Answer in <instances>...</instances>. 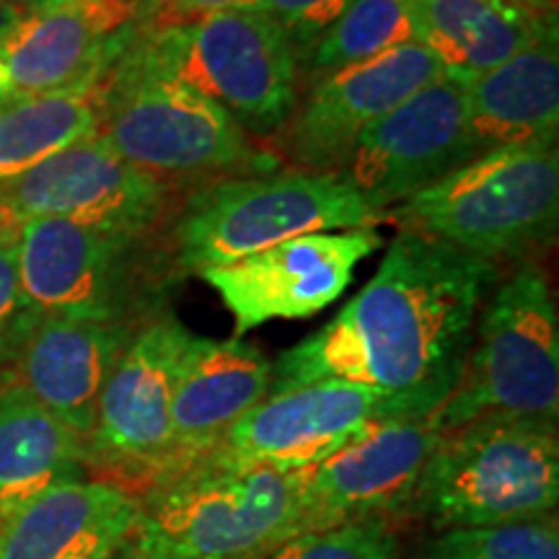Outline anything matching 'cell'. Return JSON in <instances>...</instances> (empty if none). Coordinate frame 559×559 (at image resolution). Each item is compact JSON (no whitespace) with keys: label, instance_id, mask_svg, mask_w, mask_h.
Returning a JSON list of instances; mask_svg holds the SVG:
<instances>
[{"label":"cell","instance_id":"6da1fadb","mask_svg":"<svg viewBox=\"0 0 559 559\" xmlns=\"http://www.w3.org/2000/svg\"><path fill=\"white\" fill-rule=\"evenodd\" d=\"M500 267L402 228L379 272L319 332L272 366V391L342 379L436 412L456 389L474 321Z\"/></svg>","mask_w":559,"mask_h":559},{"label":"cell","instance_id":"7a4b0ae2","mask_svg":"<svg viewBox=\"0 0 559 559\" xmlns=\"http://www.w3.org/2000/svg\"><path fill=\"white\" fill-rule=\"evenodd\" d=\"M304 534L298 472L207 456L140 500L132 559H267Z\"/></svg>","mask_w":559,"mask_h":559},{"label":"cell","instance_id":"3957f363","mask_svg":"<svg viewBox=\"0 0 559 559\" xmlns=\"http://www.w3.org/2000/svg\"><path fill=\"white\" fill-rule=\"evenodd\" d=\"M96 138L153 177H207L257 166L247 132L166 66L148 32L102 75Z\"/></svg>","mask_w":559,"mask_h":559},{"label":"cell","instance_id":"277c9868","mask_svg":"<svg viewBox=\"0 0 559 559\" xmlns=\"http://www.w3.org/2000/svg\"><path fill=\"white\" fill-rule=\"evenodd\" d=\"M557 502V423L485 415L440 436L412 510L445 531L547 519Z\"/></svg>","mask_w":559,"mask_h":559},{"label":"cell","instance_id":"5b68a950","mask_svg":"<svg viewBox=\"0 0 559 559\" xmlns=\"http://www.w3.org/2000/svg\"><path fill=\"white\" fill-rule=\"evenodd\" d=\"M386 218L495 264L549 247L559 221L557 143L479 153Z\"/></svg>","mask_w":559,"mask_h":559},{"label":"cell","instance_id":"8992f818","mask_svg":"<svg viewBox=\"0 0 559 559\" xmlns=\"http://www.w3.org/2000/svg\"><path fill=\"white\" fill-rule=\"evenodd\" d=\"M386 218L337 171L288 169L210 185L179 215L177 262L187 272L239 262L280 241L366 228Z\"/></svg>","mask_w":559,"mask_h":559},{"label":"cell","instance_id":"52a82bcc","mask_svg":"<svg viewBox=\"0 0 559 559\" xmlns=\"http://www.w3.org/2000/svg\"><path fill=\"white\" fill-rule=\"evenodd\" d=\"M485 415L557 423L559 319L547 272L534 262L489 296L456 389L430 419L445 432Z\"/></svg>","mask_w":559,"mask_h":559},{"label":"cell","instance_id":"ba28073f","mask_svg":"<svg viewBox=\"0 0 559 559\" xmlns=\"http://www.w3.org/2000/svg\"><path fill=\"white\" fill-rule=\"evenodd\" d=\"M148 37L166 66L243 132H275L296 107V47L267 13L228 9L185 26H151Z\"/></svg>","mask_w":559,"mask_h":559},{"label":"cell","instance_id":"9c48e42d","mask_svg":"<svg viewBox=\"0 0 559 559\" xmlns=\"http://www.w3.org/2000/svg\"><path fill=\"white\" fill-rule=\"evenodd\" d=\"M477 156L469 128V79L443 70L370 124L340 174L370 207L386 213Z\"/></svg>","mask_w":559,"mask_h":559},{"label":"cell","instance_id":"30bf717a","mask_svg":"<svg viewBox=\"0 0 559 559\" xmlns=\"http://www.w3.org/2000/svg\"><path fill=\"white\" fill-rule=\"evenodd\" d=\"M423 415L432 412L409 396L324 379L272 391L228 430L213 456L228 464H267L298 472L332 456L370 425Z\"/></svg>","mask_w":559,"mask_h":559},{"label":"cell","instance_id":"8fae6325","mask_svg":"<svg viewBox=\"0 0 559 559\" xmlns=\"http://www.w3.org/2000/svg\"><path fill=\"white\" fill-rule=\"evenodd\" d=\"M166 202V181L135 169L96 135L0 181V221L9 226L34 218H66L143 236L164 215Z\"/></svg>","mask_w":559,"mask_h":559},{"label":"cell","instance_id":"7c38bea8","mask_svg":"<svg viewBox=\"0 0 559 559\" xmlns=\"http://www.w3.org/2000/svg\"><path fill=\"white\" fill-rule=\"evenodd\" d=\"M383 247L376 226L306 234L223 267L202 270L234 317L236 337L272 319H309L332 306L362 260Z\"/></svg>","mask_w":559,"mask_h":559},{"label":"cell","instance_id":"4fadbf2b","mask_svg":"<svg viewBox=\"0 0 559 559\" xmlns=\"http://www.w3.org/2000/svg\"><path fill=\"white\" fill-rule=\"evenodd\" d=\"M443 430L430 415L391 417L298 469L304 534L349 521L379 519L412 510L419 477Z\"/></svg>","mask_w":559,"mask_h":559},{"label":"cell","instance_id":"5bb4252c","mask_svg":"<svg viewBox=\"0 0 559 559\" xmlns=\"http://www.w3.org/2000/svg\"><path fill=\"white\" fill-rule=\"evenodd\" d=\"M190 330L174 319H156L132 334L102 391L88 464L111 469L156 472L174 466L171 400L181 345Z\"/></svg>","mask_w":559,"mask_h":559},{"label":"cell","instance_id":"9a60e30c","mask_svg":"<svg viewBox=\"0 0 559 559\" xmlns=\"http://www.w3.org/2000/svg\"><path fill=\"white\" fill-rule=\"evenodd\" d=\"M423 41H407L313 83L285 132V151L298 169L342 171L358 138L389 111L443 73Z\"/></svg>","mask_w":559,"mask_h":559},{"label":"cell","instance_id":"2e32d148","mask_svg":"<svg viewBox=\"0 0 559 559\" xmlns=\"http://www.w3.org/2000/svg\"><path fill=\"white\" fill-rule=\"evenodd\" d=\"M135 0H81L26 13L0 41V99L99 81L135 37Z\"/></svg>","mask_w":559,"mask_h":559},{"label":"cell","instance_id":"e0dca14e","mask_svg":"<svg viewBox=\"0 0 559 559\" xmlns=\"http://www.w3.org/2000/svg\"><path fill=\"white\" fill-rule=\"evenodd\" d=\"M140 236L34 218L19 226V280L37 317L120 321L124 260Z\"/></svg>","mask_w":559,"mask_h":559},{"label":"cell","instance_id":"ac0fdd59","mask_svg":"<svg viewBox=\"0 0 559 559\" xmlns=\"http://www.w3.org/2000/svg\"><path fill=\"white\" fill-rule=\"evenodd\" d=\"M270 389L272 362L262 349L239 337L210 340L187 334L174 381V466L169 477L213 456L228 430L247 417Z\"/></svg>","mask_w":559,"mask_h":559},{"label":"cell","instance_id":"d6986e66","mask_svg":"<svg viewBox=\"0 0 559 559\" xmlns=\"http://www.w3.org/2000/svg\"><path fill=\"white\" fill-rule=\"evenodd\" d=\"M140 498L107 479H68L0 519V559H111L130 549Z\"/></svg>","mask_w":559,"mask_h":559},{"label":"cell","instance_id":"ffe728a7","mask_svg":"<svg viewBox=\"0 0 559 559\" xmlns=\"http://www.w3.org/2000/svg\"><path fill=\"white\" fill-rule=\"evenodd\" d=\"M130 337L122 321L41 317L19 349L13 383L88 445L102 391Z\"/></svg>","mask_w":559,"mask_h":559},{"label":"cell","instance_id":"44dd1931","mask_svg":"<svg viewBox=\"0 0 559 559\" xmlns=\"http://www.w3.org/2000/svg\"><path fill=\"white\" fill-rule=\"evenodd\" d=\"M469 128L477 153L508 145L557 143V26L508 62L469 81Z\"/></svg>","mask_w":559,"mask_h":559},{"label":"cell","instance_id":"7402d4cb","mask_svg":"<svg viewBox=\"0 0 559 559\" xmlns=\"http://www.w3.org/2000/svg\"><path fill=\"white\" fill-rule=\"evenodd\" d=\"M417 41L430 47L445 70L479 79L544 32L557 13L526 9L508 0H409Z\"/></svg>","mask_w":559,"mask_h":559},{"label":"cell","instance_id":"603a6c76","mask_svg":"<svg viewBox=\"0 0 559 559\" xmlns=\"http://www.w3.org/2000/svg\"><path fill=\"white\" fill-rule=\"evenodd\" d=\"M88 445L19 383L0 386V519L60 481L81 479Z\"/></svg>","mask_w":559,"mask_h":559},{"label":"cell","instance_id":"cb8c5ba5","mask_svg":"<svg viewBox=\"0 0 559 559\" xmlns=\"http://www.w3.org/2000/svg\"><path fill=\"white\" fill-rule=\"evenodd\" d=\"M102 120V79L50 94L0 99V181L94 138Z\"/></svg>","mask_w":559,"mask_h":559},{"label":"cell","instance_id":"d4e9b609","mask_svg":"<svg viewBox=\"0 0 559 559\" xmlns=\"http://www.w3.org/2000/svg\"><path fill=\"white\" fill-rule=\"evenodd\" d=\"M417 41L409 0H353L337 19L298 52L313 83L358 62Z\"/></svg>","mask_w":559,"mask_h":559},{"label":"cell","instance_id":"484cf974","mask_svg":"<svg viewBox=\"0 0 559 559\" xmlns=\"http://www.w3.org/2000/svg\"><path fill=\"white\" fill-rule=\"evenodd\" d=\"M419 559H559V521L547 515L500 526L445 528Z\"/></svg>","mask_w":559,"mask_h":559},{"label":"cell","instance_id":"4316f807","mask_svg":"<svg viewBox=\"0 0 559 559\" xmlns=\"http://www.w3.org/2000/svg\"><path fill=\"white\" fill-rule=\"evenodd\" d=\"M267 559H400V547L389 521L368 519L306 531Z\"/></svg>","mask_w":559,"mask_h":559},{"label":"cell","instance_id":"83f0119b","mask_svg":"<svg viewBox=\"0 0 559 559\" xmlns=\"http://www.w3.org/2000/svg\"><path fill=\"white\" fill-rule=\"evenodd\" d=\"M37 321L19 280V226H0V362L16 358Z\"/></svg>","mask_w":559,"mask_h":559},{"label":"cell","instance_id":"f1b7e54d","mask_svg":"<svg viewBox=\"0 0 559 559\" xmlns=\"http://www.w3.org/2000/svg\"><path fill=\"white\" fill-rule=\"evenodd\" d=\"M353 0H247L241 9L267 13L288 34L296 55L311 45Z\"/></svg>","mask_w":559,"mask_h":559},{"label":"cell","instance_id":"f546056e","mask_svg":"<svg viewBox=\"0 0 559 559\" xmlns=\"http://www.w3.org/2000/svg\"><path fill=\"white\" fill-rule=\"evenodd\" d=\"M243 3L247 0H151L148 16L153 29H160V26H185L210 16V13L241 9Z\"/></svg>","mask_w":559,"mask_h":559},{"label":"cell","instance_id":"4dcf8cb0","mask_svg":"<svg viewBox=\"0 0 559 559\" xmlns=\"http://www.w3.org/2000/svg\"><path fill=\"white\" fill-rule=\"evenodd\" d=\"M3 3L13 5V9H19L21 13H39V11L60 9V5L81 3V0H3Z\"/></svg>","mask_w":559,"mask_h":559},{"label":"cell","instance_id":"1f68e13d","mask_svg":"<svg viewBox=\"0 0 559 559\" xmlns=\"http://www.w3.org/2000/svg\"><path fill=\"white\" fill-rule=\"evenodd\" d=\"M24 16H26V13H21L19 9H13V5L3 3V0H0V41L9 37L13 29H16V26L21 24V19H24Z\"/></svg>","mask_w":559,"mask_h":559},{"label":"cell","instance_id":"d6a6232c","mask_svg":"<svg viewBox=\"0 0 559 559\" xmlns=\"http://www.w3.org/2000/svg\"><path fill=\"white\" fill-rule=\"evenodd\" d=\"M508 3L526 5V9L544 11V13H557V0H508Z\"/></svg>","mask_w":559,"mask_h":559},{"label":"cell","instance_id":"836d02e7","mask_svg":"<svg viewBox=\"0 0 559 559\" xmlns=\"http://www.w3.org/2000/svg\"><path fill=\"white\" fill-rule=\"evenodd\" d=\"M111 559H132V555H130V549H124L122 555H117V557H111Z\"/></svg>","mask_w":559,"mask_h":559},{"label":"cell","instance_id":"e575fe53","mask_svg":"<svg viewBox=\"0 0 559 559\" xmlns=\"http://www.w3.org/2000/svg\"><path fill=\"white\" fill-rule=\"evenodd\" d=\"M0 226H9V223H3V221H0Z\"/></svg>","mask_w":559,"mask_h":559}]
</instances>
